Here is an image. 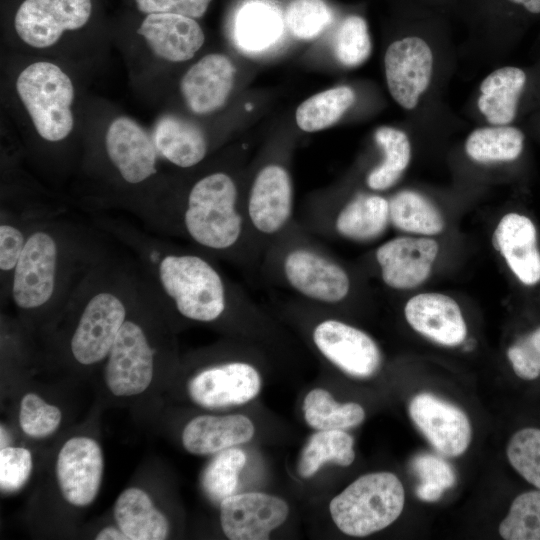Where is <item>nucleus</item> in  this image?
Wrapping results in <instances>:
<instances>
[{"label": "nucleus", "mask_w": 540, "mask_h": 540, "mask_svg": "<svg viewBox=\"0 0 540 540\" xmlns=\"http://www.w3.org/2000/svg\"><path fill=\"white\" fill-rule=\"evenodd\" d=\"M258 370L245 361H229L207 367L193 376L187 385L192 401L208 409L245 404L261 389Z\"/></svg>", "instance_id": "nucleus-13"}, {"label": "nucleus", "mask_w": 540, "mask_h": 540, "mask_svg": "<svg viewBox=\"0 0 540 540\" xmlns=\"http://www.w3.org/2000/svg\"><path fill=\"white\" fill-rule=\"evenodd\" d=\"M91 12V0H25L15 14L14 27L24 43L43 49L54 45L65 31L83 27Z\"/></svg>", "instance_id": "nucleus-12"}, {"label": "nucleus", "mask_w": 540, "mask_h": 540, "mask_svg": "<svg viewBox=\"0 0 540 540\" xmlns=\"http://www.w3.org/2000/svg\"><path fill=\"white\" fill-rule=\"evenodd\" d=\"M107 157L124 182L137 185L157 173L153 138L133 119H114L105 134Z\"/></svg>", "instance_id": "nucleus-17"}, {"label": "nucleus", "mask_w": 540, "mask_h": 540, "mask_svg": "<svg viewBox=\"0 0 540 540\" xmlns=\"http://www.w3.org/2000/svg\"><path fill=\"white\" fill-rule=\"evenodd\" d=\"M408 411L414 424L439 453L457 457L466 452L472 427L468 416L459 407L422 392L411 399Z\"/></svg>", "instance_id": "nucleus-14"}, {"label": "nucleus", "mask_w": 540, "mask_h": 540, "mask_svg": "<svg viewBox=\"0 0 540 540\" xmlns=\"http://www.w3.org/2000/svg\"><path fill=\"white\" fill-rule=\"evenodd\" d=\"M138 33L156 56L170 62L191 59L205 41L194 18L173 13L147 14Z\"/></svg>", "instance_id": "nucleus-23"}, {"label": "nucleus", "mask_w": 540, "mask_h": 540, "mask_svg": "<svg viewBox=\"0 0 540 540\" xmlns=\"http://www.w3.org/2000/svg\"><path fill=\"white\" fill-rule=\"evenodd\" d=\"M160 220L203 253L243 265L260 263L235 180L216 171L198 179L176 210Z\"/></svg>", "instance_id": "nucleus-2"}, {"label": "nucleus", "mask_w": 540, "mask_h": 540, "mask_svg": "<svg viewBox=\"0 0 540 540\" xmlns=\"http://www.w3.org/2000/svg\"><path fill=\"white\" fill-rule=\"evenodd\" d=\"M440 245L434 237L403 235L381 243L374 260L383 284L394 291H410L432 274Z\"/></svg>", "instance_id": "nucleus-11"}, {"label": "nucleus", "mask_w": 540, "mask_h": 540, "mask_svg": "<svg viewBox=\"0 0 540 540\" xmlns=\"http://www.w3.org/2000/svg\"><path fill=\"white\" fill-rule=\"evenodd\" d=\"M284 24L273 5L261 1L246 3L236 17V42L247 52L264 51L280 39Z\"/></svg>", "instance_id": "nucleus-29"}, {"label": "nucleus", "mask_w": 540, "mask_h": 540, "mask_svg": "<svg viewBox=\"0 0 540 540\" xmlns=\"http://www.w3.org/2000/svg\"><path fill=\"white\" fill-rule=\"evenodd\" d=\"M155 349L140 323L127 315L108 354L105 381L116 396L145 391L154 372Z\"/></svg>", "instance_id": "nucleus-10"}, {"label": "nucleus", "mask_w": 540, "mask_h": 540, "mask_svg": "<svg viewBox=\"0 0 540 540\" xmlns=\"http://www.w3.org/2000/svg\"><path fill=\"white\" fill-rule=\"evenodd\" d=\"M411 466L420 479L416 495L422 501L435 502L445 490L456 484L453 467L439 456L430 453L418 454L413 458Z\"/></svg>", "instance_id": "nucleus-37"}, {"label": "nucleus", "mask_w": 540, "mask_h": 540, "mask_svg": "<svg viewBox=\"0 0 540 540\" xmlns=\"http://www.w3.org/2000/svg\"><path fill=\"white\" fill-rule=\"evenodd\" d=\"M57 479L70 504L86 506L98 494L103 456L98 443L88 437H73L62 446L57 458Z\"/></svg>", "instance_id": "nucleus-19"}, {"label": "nucleus", "mask_w": 540, "mask_h": 540, "mask_svg": "<svg viewBox=\"0 0 540 540\" xmlns=\"http://www.w3.org/2000/svg\"><path fill=\"white\" fill-rule=\"evenodd\" d=\"M7 432L5 431V429L3 428V426H1V446L3 445L4 443V447H7L6 444H7ZM3 447V448H4Z\"/></svg>", "instance_id": "nucleus-48"}, {"label": "nucleus", "mask_w": 540, "mask_h": 540, "mask_svg": "<svg viewBox=\"0 0 540 540\" xmlns=\"http://www.w3.org/2000/svg\"><path fill=\"white\" fill-rule=\"evenodd\" d=\"M403 313L417 333L445 347L461 345L468 333L458 302L441 292H422L410 297Z\"/></svg>", "instance_id": "nucleus-21"}, {"label": "nucleus", "mask_w": 540, "mask_h": 540, "mask_svg": "<svg viewBox=\"0 0 540 540\" xmlns=\"http://www.w3.org/2000/svg\"><path fill=\"white\" fill-rule=\"evenodd\" d=\"M235 68L225 55L213 53L201 58L183 75L181 94L188 108L196 114L220 109L233 87Z\"/></svg>", "instance_id": "nucleus-22"}, {"label": "nucleus", "mask_w": 540, "mask_h": 540, "mask_svg": "<svg viewBox=\"0 0 540 540\" xmlns=\"http://www.w3.org/2000/svg\"><path fill=\"white\" fill-rule=\"evenodd\" d=\"M505 540H540V490L519 494L499 524Z\"/></svg>", "instance_id": "nucleus-36"}, {"label": "nucleus", "mask_w": 540, "mask_h": 540, "mask_svg": "<svg viewBox=\"0 0 540 540\" xmlns=\"http://www.w3.org/2000/svg\"><path fill=\"white\" fill-rule=\"evenodd\" d=\"M387 86L394 100L413 109L429 86L433 55L419 37H406L389 45L384 58Z\"/></svg>", "instance_id": "nucleus-16"}, {"label": "nucleus", "mask_w": 540, "mask_h": 540, "mask_svg": "<svg viewBox=\"0 0 540 540\" xmlns=\"http://www.w3.org/2000/svg\"><path fill=\"white\" fill-rule=\"evenodd\" d=\"M158 155L180 168L199 164L207 154V140L199 126L176 116H163L154 128Z\"/></svg>", "instance_id": "nucleus-25"}, {"label": "nucleus", "mask_w": 540, "mask_h": 540, "mask_svg": "<svg viewBox=\"0 0 540 540\" xmlns=\"http://www.w3.org/2000/svg\"><path fill=\"white\" fill-rule=\"evenodd\" d=\"M333 14L324 0H293L287 7L284 22L297 39L318 37L332 22Z\"/></svg>", "instance_id": "nucleus-38"}, {"label": "nucleus", "mask_w": 540, "mask_h": 540, "mask_svg": "<svg viewBox=\"0 0 540 540\" xmlns=\"http://www.w3.org/2000/svg\"><path fill=\"white\" fill-rule=\"evenodd\" d=\"M138 285L139 278L101 261L80 281L82 308L70 340L78 363L92 365L108 356Z\"/></svg>", "instance_id": "nucleus-5"}, {"label": "nucleus", "mask_w": 540, "mask_h": 540, "mask_svg": "<svg viewBox=\"0 0 540 540\" xmlns=\"http://www.w3.org/2000/svg\"><path fill=\"white\" fill-rule=\"evenodd\" d=\"M515 374L524 380L540 376V326L520 337L507 350Z\"/></svg>", "instance_id": "nucleus-43"}, {"label": "nucleus", "mask_w": 540, "mask_h": 540, "mask_svg": "<svg viewBox=\"0 0 540 540\" xmlns=\"http://www.w3.org/2000/svg\"><path fill=\"white\" fill-rule=\"evenodd\" d=\"M513 3L522 5L527 11L531 13H540V0H510Z\"/></svg>", "instance_id": "nucleus-47"}, {"label": "nucleus", "mask_w": 540, "mask_h": 540, "mask_svg": "<svg viewBox=\"0 0 540 540\" xmlns=\"http://www.w3.org/2000/svg\"><path fill=\"white\" fill-rule=\"evenodd\" d=\"M111 229L137 253L151 294L167 301L180 316L212 323L234 306L249 305L248 295L202 251L167 244L123 226Z\"/></svg>", "instance_id": "nucleus-1"}, {"label": "nucleus", "mask_w": 540, "mask_h": 540, "mask_svg": "<svg viewBox=\"0 0 540 540\" xmlns=\"http://www.w3.org/2000/svg\"><path fill=\"white\" fill-rule=\"evenodd\" d=\"M306 423L315 430H344L365 419L363 407L355 402L339 403L325 389L315 388L303 401Z\"/></svg>", "instance_id": "nucleus-33"}, {"label": "nucleus", "mask_w": 540, "mask_h": 540, "mask_svg": "<svg viewBox=\"0 0 540 540\" xmlns=\"http://www.w3.org/2000/svg\"><path fill=\"white\" fill-rule=\"evenodd\" d=\"M405 491L391 472L360 476L335 496L329 505L330 515L346 535L364 537L391 525L401 515Z\"/></svg>", "instance_id": "nucleus-6"}, {"label": "nucleus", "mask_w": 540, "mask_h": 540, "mask_svg": "<svg viewBox=\"0 0 540 540\" xmlns=\"http://www.w3.org/2000/svg\"><path fill=\"white\" fill-rule=\"evenodd\" d=\"M30 225L16 222L12 217L1 215L0 223V271L7 284L25 247Z\"/></svg>", "instance_id": "nucleus-42"}, {"label": "nucleus", "mask_w": 540, "mask_h": 540, "mask_svg": "<svg viewBox=\"0 0 540 540\" xmlns=\"http://www.w3.org/2000/svg\"><path fill=\"white\" fill-rule=\"evenodd\" d=\"M288 514L289 507L283 499L261 492L231 495L220 503L221 527L231 540L268 539Z\"/></svg>", "instance_id": "nucleus-15"}, {"label": "nucleus", "mask_w": 540, "mask_h": 540, "mask_svg": "<svg viewBox=\"0 0 540 540\" xmlns=\"http://www.w3.org/2000/svg\"><path fill=\"white\" fill-rule=\"evenodd\" d=\"M389 200L390 225L407 235L435 237L445 229L438 207L423 194L401 190Z\"/></svg>", "instance_id": "nucleus-28"}, {"label": "nucleus", "mask_w": 540, "mask_h": 540, "mask_svg": "<svg viewBox=\"0 0 540 540\" xmlns=\"http://www.w3.org/2000/svg\"><path fill=\"white\" fill-rule=\"evenodd\" d=\"M79 236L56 223H31L20 259L8 283L13 303L21 310L44 308L68 290L76 270L90 269L99 261L88 253Z\"/></svg>", "instance_id": "nucleus-3"}, {"label": "nucleus", "mask_w": 540, "mask_h": 540, "mask_svg": "<svg viewBox=\"0 0 540 540\" xmlns=\"http://www.w3.org/2000/svg\"><path fill=\"white\" fill-rule=\"evenodd\" d=\"M114 516L130 540H163L169 533L166 517L143 490L128 488L116 500Z\"/></svg>", "instance_id": "nucleus-26"}, {"label": "nucleus", "mask_w": 540, "mask_h": 540, "mask_svg": "<svg viewBox=\"0 0 540 540\" xmlns=\"http://www.w3.org/2000/svg\"><path fill=\"white\" fill-rule=\"evenodd\" d=\"M247 461L245 452L238 448L220 451L205 468L201 483L206 495L216 503L233 495L239 474Z\"/></svg>", "instance_id": "nucleus-35"}, {"label": "nucleus", "mask_w": 540, "mask_h": 540, "mask_svg": "<svg viewBox=\"0 0 540 540\" xmlns=\"http://www.w3.org/2000/svg\"><path fill=\"white\" fill-rule=\"evenodd\" d=\"M139 11L152 13H173L190 18L202 17L212 0H135Z\"/></svg>", "instance_id": "nucleus-45"}, {"label": "nucleus", "mask_w": 540, "mask_h": 540, "mask_svg": "<svg viewBox=\"0 0 540 540\" xmlns=\"http://www.w3.org/2000/svg\"><path fill=\"white\" fill-rule=\"evenodd\" d=\"M61 422V411L34 393H27L21 400L19 423L22 430L34 438L52 434Z\"/></svg>", "instance_id": "nucleus-41"}, {"label": "nucleus", "mask_w": 540, "mask_h": 540, "mask_svg": "<svg viewBox=\"0 0 540 540\" xmlns=\"http://www.w3.org/2000/svg\"><path fill=\"white\" fill-rule=\"evenodd\" d=\"M254 433V424L245 415H201L186 424L182 443L192 454L209 455L246 443Z\"/></svg>", "instance_id": "nucleus-24"}, {"label": "nucleus", "mask_w": 540, "mask_h": 540, "mask_svg": "<svg viewBox=\"0 0 540 540\" xmlns=\"http://www.w3.org/2000/svg\"><path fill=\"white\" fill-rule=\"evenodd\" d=\"M506 455L511 466L540 490V429L528 427L515 432Z\"/></svg>", "instance_id": "nucleus-40"}, {"label": "nucleus", "mask_w": 540, "mask_h": 540, "mask_svg": "<svg viewBox=\"0 0 540 540\" xmlns=\"http://www.w3.org/2000/svg\"><path fill=\"white\" fill-rule=\"evenodd\" d=\"M354 439L344 430H321L308 439L297 464L300 477L315 475L326 463L347 467L355 460Z\"/></svg>", "instance_id": "nucleus-30"}, {"label": "nucleus", "mask_w": 540, "mask_h": 540, "mask_svg": "<svg viewBox=\"0 0 540 540\" xmlns=\"http://www.w3.org/2000/svg\"><path fill=\"white\" fill-rule=\"evenodd\" d=\"M261 262L268 278L308 303L336 306L352 295L349 270L295 221L269 244Z\"/></svg>", "instance_id": "nucleus-4"}, {"label": "nucleus", "mask_w": 540, "mask_h": 540, "mask_svg": "<svg viewBox=\"0 0 540 540\" xmlns=\"http://www.w3.org/2000/svg\"><path fill=\"white\" fill-rule=\"evenodd\" d=\"M525 82V72L517 67L499 68L482 81L477 104L490 124L506 125L513 121Z\"/></svg>", "instance_id": "nucleus-27"}, {"label": "nucleus", "mask_w": 540, "mask_h": 540, "mask_svg": "<svg viewBox=\"0 0 540 540\" xmlns=\"http://www.w3.org/2000/svg\"><path fill=\"white\" fill-rule=\"evenodd\" d=\"M534 221L520 212L503 215L492 242L514 278L525 287L540 284V247Z\"/></svg>", "instance_id": "nucleus-18"}, {"label": "nucleus", "mask_w": 540, "mask_h": 540, "mask_svg": "<svg viewBox=\"0 0 540 540\" xmlns=\"http://www.w3.org/2000/svg\"><path fill=\"white\" fill-rule=\"evenodd\" d=\"M243 201L247 227L262 258L269 244L294 222V189L288 170L277 163L263 166Z\"/></svg>", "instance_id": "nucleus-8"}, {"label": "nucleus", "mask_w": 540, "mask_h": 540, "mask_svg": "<svg viewBox=\"0 0 540 540\" xmlns=\"http://www.w3.org/2000/svg\"><path fill=\"white\" fill-rule=\"evenodd\" d=\"M321 233L327 230L339 238L355 243L372 242L390 226L389 200L375 193H358L332 214L313 218Z\"/></svg>", "instance_id": "nucleus-20"}, {"label": "nucleus", "mask_w": 540, "mask_h": 540, "mask_svg": "<svg viewBox=\"0 0 540 540\" xmlns=\"http://www.w3.org/2000/svg\"><path fill=\"white\" fill-rule=\"evenodd\" d=\"M524 135L512 126L496 125L474 130L465 142L470 159L479 163L511 162L523 151Z\"/></svg>", "instance_id": "nucleus-32"}, {"label": "nucleus", "mask_w": 540, "mask_h": 540, "mask_svg": "<svg viewBox=\"0 0 540 540\" xmlns=\"http://www.w3.org/2000/svg\"><path fill=\"white\" fill-rule=\"evenodd\" d=\"M16 90L42 139L59 142L69 136L74 127L71 105L75 92L70 77L59 66L47 61L30 64L17 77Z\"/></svg>", "instance_id": "nucleus-7"}, {"label": "nucleus", "mask_w": 540, "mask_h": 540, "mask_svg": "<svg viewBox=\"0 0 540 540\" xmlns=\"http://www.w3.org/2000/svg\"><path fill=\"white\" fill-rule=\"evenodd\" d=\"M32 470L29 450L22 447H4L0 450V488L12 493L21 489Z\"/></svg>", "instance_id": "nucleus-44"}, {"label": "nucleus", "mask_w": 540, "mask_h": 540, "mask_svg": "<svg viewBox=\"0 0 540 540\" xmlns=\"http://www.w3.org/2000/svg\"><path fill=\"white\" fill-rule=\"evenodd\" d=\"M97 540H128L126 534L119 528L115 527H105L102 529L97 536Z\"/></svg>", "instance_id": "nucleus-46"}, {"label": "nucleus", "mask_w": 540, "mask_h": 540, "mask_svg": "<svg viewBox=\"0 0 540 540\" xmlns=\"http://www.w3.org/2000/svg\"><path fill=\"white\" fill-rule=\"evenodd\" d=\"M311 338L319 353L345 374L365 379L382 365V353L365 331L336 318H324L312 329Z\"/></svg>", "instance_id": "nucleus-9"}, {"label": "nucleus", "mask_w": 540, "mask_h": 540, "mask_svg": "<svg viewBox=\"0 0 540 540\" xmlns=\"http://www.w3.org/2000/svg\"><path fill=\"white\" fill-rule=\"evenodd\" d=\"M334 54L347 67H356L369 57L372 44L365 20L357 15L346 17L334 39Z\"/></svg>", "instance_id": "nucleus-39"}, {"label": "nucleus", "mask_w": 540, "mask_h": 540, "mask_svg": "<svg viewBox=\"0 0 540 540\" xmlns=\"http://www.w3.org/2000/svg\"><path fill=\"white\" fill-rule=\"evenodd\" d=\"M374 138L383 158L368 173L366 184L372 191L380 192L393 187L407 169L411 159V145L407 135L393 127L378 128Z\"/></svg>", "instance_id": "nucleus-31"}, {"label": "nucleus", "mask_w": 540, "mask_h": 540, "mask_svg": "<svg viewBox=\"0 0 540 540\" xmlns=\"http://www.w3.org/2000/svg\"><path fill=\"white\" fill-rule=\"evenodd\" d=\"M354 101V91L348 86H338L317 93L297 108V125L305 132L328 128L343 116Z\"/></svg>", "instance_id": "nucleus-34"}]
</instances>
